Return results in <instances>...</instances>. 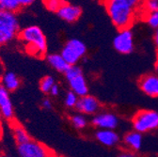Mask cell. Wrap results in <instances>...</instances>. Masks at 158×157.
<instances>
[{
  "instance_id": "36",
  "label": "cell",
  "mask_w": 158,
  "mask_h": 157,
  "mask_svg": "<svg viewBox=\"0 0 158 157\" xmlns=\"http://www.w3.org/2000/svg\"><path fill=\"white\" fill-rule=\"evenodd\" d=\"M1 117H2V113H1V110H0V119H1Z\"/></svg>"
},
{
  "instance_id": "18",
  "label": "cell",
  "mask_w": 158,
  "mask_h": 157,
  "mask_svg": "<svg viewBox=\"0 0 158 157\" xmlns=\"http://www.w3.org/2000/svg\"><path fill=\"white\" fill-rule=\"evenodd\" d=\"M11 129H12L13 137L18 145H22V144L27 143L29 140H31L28 133L26 131V129L22 125H20L18 123H14L11 126Z\"/></svg>"
},
{
  "instance_id": "8",
  "label": "cell",
  "mask_w": 158,
  "mask_h": 157,
  "mask_svg": "<svg viewBox=\"0 0 158 157\" xmlns=\"http://www.w3.org/2000/svg\"><path fill=\"white\" fill-rule=\"evenodd\" d=\"M92 124L99 130H114L118 123V117L109 112L97 113L91 121Z\"/></svg>"
},
{
  "instance_id": "12",
  "label": "cell",
  "mask_w": 158,
  "mask_h": 157,
  "mask_svg": "<svg viewBox=\"0 0 158 157\" xmlns=\"http://www.w3.org/2000/svg\"><path fill=\"white\" fill-rule=\"evenodd\" d=\"M0 110L2 113V117L6 120H12L14 116L13 105L10 97V91L7 90L1 84H0Z\"/></svg>"
},
{
  "instance_id": "20",
  "label": "cell",
  "mask_w": 158,
  "mask_h": 157,
  "mask_svg": "<svg viewBox=\"0 0 158 157\" xmlns=\"http://www.w3.org/2000/svg\"><path fill=\"white\" fill-rule=\"evenodd\" d=\"M71 123L72 125L78 130H82L86 128L88 124V121L86 119V117L83 114H74L71 117Z\"/></svg>"
},
{
  "instance_id": "4",
  "label": "cell",
  "mask_w": 158,
  "mask_h": 157,
  "mask_svg": "<svg viewBox=\"0 0 158 157\" xmlns=\"http://www.w3.org/2000/svg\"><path fill=\"white\" fill-rule=\"evenodd\" d=\"M133 127L135 132L144 134L158 128V113L154 110H140L132 119Z\"/></svg>"
},
{
  "instance_id": "25",
  "label": "cell",
  "mask_w": 158,
  "mask_h": 157,
  "mask_svg": "<svg viewBox=\"0 0 158 157\" xmlns=\"http://www.w3.org/2000/svg\"><path fill=\"white\" fill-rule=\"evenodd\" d=\"M145 21L151 27L156 29L158 27V11L146 14Z\"/></svg>"
},
{
  "instance_id": "13",
  "label": "cell",
  "mask_w": 158,
  "mask_h": 157,
  "mask_svg": "<svg viewBox=\"0 0 158 157\" xmlns=\"http://www.w3.org/2000/svg\"><path fill=\"white\" fill-rule=\"evenodd\" d=\"M95 137L106 147H114L120 142V137L114 130H98L95 133Z\"/></svg>"
},
{
  "instance_id": "14",
  "label": "cell",
  "mask_w": 158,
  "mask_h": 157,
  "mask_svg": "<svg viewBox=\"0 0 158 157\" xmlns=\"http://www.w3.org/2000/svg\"><path fill=\"white\" fill-rule=\"evenodd\" d=\"M68 82H69V86L71 88V91L75 93L79 98L88 95L89 87H88L87 81H86L83 74L73 78V79H72Z\"/></svg>"
},
{
  "instance_id": "23",
  "label": "cell",
  "mask_w": 158,
  "mask_h": 157,
  "mask_svg": "<svg viewBox=\"0 0 158 157\" xmlns=\"http://www.w3.org/2000/svg\"><path fill=\"white\" fill-rule=\"evenodd\" d=\"M78 99L79 97L73 93V91H69L67 92L66 96H65V99H64V104L67 107L69 108H73L76 106L77 105V102H78Z\"/></svg>"
},
{
  "instance_id": "3",
  "label": "cell",
  "mask_w": 158,
  "mask_h": 157,
  "mask_svg": "<svg viewBox=\"0 0 158 157\" xmlns=\"http://www.w3.org/2000/svg\"><path fill=\"white\" fill-rule=\"evenodd\" d=\"M20 25L15 13L0 11V46H3L19 35Z\"/></svg>"
},
{
  "instance_id": "10",
  "label": "cell",
  "mask_w": 158,
  "mask_h": 157,
  "mask_svg": "<svg viewBox=\"0 0 158 157\" xmlns=\"http://www.w3.org/2000/svg\"><path fill=\"white\" fill-rule=\"evenodd\" d=\"M140 89L148 96L152 98L158 97V75L153 73L145 74L138 81Z\"/></svg>"
},
{
  "instance_id": "31",
  "label": "cell",
  "mask_w": 158,
  "mask_h": 157,
  "mask_svg": "<svg viewBox=\"0 0 158 157\" xmlns=\"http://www.w3.org/2000/svg\"><path fill=\"white\" fill-rule=\"evenodd\" d=\"M20 2H21L22 7H27V6H30L33 3L32 0H20Z\"/></svg>"
},
{
  "instance_id": "9",
  "label": "cell",
  "mask_w": 158,
  "mask_h": 157,
  "mask_svg": "<svg viewBox=\"0 0 158 157\" xmlns=\"http://www.w3.org/2000/svg\"><path fill=\"white\" fill-rule=\"evenodd\" d=\"M101 104L94 96L86 95L84 97H80L78 99L77 105L75 106L76 110L80 112V114L86 115H93L97 114L100 110Z\"/></svg>"
},
{
  "instance_id": "11",
  "label": "cell",
  "mask_w": 158,
  "mask_h": 157,
  "mask_svg": "<svg viewBox=\"0 0 158 157\" xmlns=\"http://www.w3.org/2000/svg\"><path fill=\"white\" fill-rule=\"evenodd\" d=\"M56 14L62 20L68 23H73L77 21L79 17L81 16L82 9L77 5H73L69 2L63 1V4L61 5L60 9L58 10Z\"/></svg>"
},
{
  "instance_id": "34",
  "label": "cell",
  "mask_w": 158,
  "mask_h": 157,
  "mask_svg": "<svg viewBox=\"0 0 158 157\" xmlns=\"http://www.w3.org/2000/svg\"><path fill=\"white\" fill-rule=\"evenodd\" d=\"M1 134H2V126L1 123H0V137H1Z\"/></svg>"
},
{
  "instance_id": "5",
  "label": "cell",
  "mask_w": 158,
  "mask_h": 157,
  "mask_svg": "<svg viewBox=\"0 0 158 157\" xmlns=\"http://www.w3.org/2000/svg\"><path fill=\"white\" fill-rule=\"evenodd\" d=\"M86 52L87 47L82 41L78 39H72L65 43L60 55L70 66H73L77 64V62L85 56Z\"/></svg>"
},
{
  "instance_id": "32",
  "label": "cell",
  "mask_w": 158,
  "mask_h": 157,
  "mask_svg": "<svg viewBox=\"0 0 158 157\" xmlns=\"http://www.w3.org/2000/svg\"><path fill=\"white\" fill-rule=\"evenodd\" d=\"M4 73H5V67H4V64H3L2 60H0V79L2 78Z\"/></svg>"
},
{
  "instance_id": "2",
  "label": "cell",
  "mask_w": 158,
  "mask_h": 157,
  "mask_svg": "<svg viewBox=\"0 0 158 157\" xmlns=\"http://www.w3.org/2000/svg\"><path fill=\"white\" fill-rule=\"evenodd\" d=\"M19 39L25 43L26 51L37 57H43L47 51L46 38L43 30L37 26H30L20 30Z\"/></svg>"
},
{
  "instance_id": "19",
  "label": "cell",
  "mask_w": 158,
  "mask_h": 157,
  "mask_svg": "<svg viewBox=\"0 0 158 157\" xmlns=\"http://www.w3.org/2000/svg\"><path fill=\"white\" fill-rule=\"evenodd\" d=\"M23 7L20 0H0V11H9L15 13Z\"/></svg>"
},
{
  "instance_id": "15",
  "label": "cell",
  "mask_w": 158,
  "mask_h": 157,
  "mask_svg": "<svg viewBox=\"0 0 158 157\" xmlns=\"http://www.w3.org/2000/svg\"><path fill=\"white\" fill-rule=\"evenodd\" d=\"M142 134L135 131L127 133L123 137L124 145L132 151L140 150L142 146Z\"/></svg>"
},
{
  "instance_id": "7",
  "label": "cell",
  "mask_w": 158,
  "mask_h": 157,
  "mask_svg": "<svg viewBox=\"0 0 158 157\" xmlns=\"http://www.w3.org/2000/svg\"><path fill=\"white\" fill-rule=\"evenodd\" d=\"M115 50L121 54H130L134 50V37L130 29H123L118 32L113 41Z\"/></svg>"
},
{
  "instance_id": "30",
  "label": "cell",
  "mask_w": 158,
  "mask_h": 157,
  "mask_svg": "<svg viewBox=\"0 0 158 157\" xmlns=\"http://www.w3.org/2000/svg\"><path fill=\"white\" fill-rule=\"evenodd\" d=\"M58 93H59V89H58V86L56 84V85L53 87V89H51L50 94L53 95V96H56V95H58Z\"/></svg>"
},
{
  "instance_id": "6",
  "label": "cell",
  "mask_w": 158,
  "mask_h": 157,
  "mask_svg": "<svg viewBox=\"0 0 158 157\" xmlns=\"http://www.w3.org/2000/svg\"><path fill=\"white\" fill-rule=\"evenodd\" d=\"M17 151L20 157H54L53 151L48 147L32 139L22 145H18Z\"/></svg>"
},
{
  "instance_id": "28",
  "label": "cell",
  "mask_w": 158,
  "mask_h": 157,
  "mask_svg": "<svg viewBox=\"0 0 158 157\" xmlns=\"http://www.w3.org/2000/svg\"><path fill=\"white\" fill-rule=\"evenodd\" d=\"M43 107L45 109H51L52 108V102L49 99H44L42 103Z\"/></svg>"
},
{
  "instance_id": "29",
  "label": "cell",
  "mask_w": 158,
  "mask_h": 157,
  "mask_svg": "<svg viewBox=\"0 0 158 157\" xmlns=\"http://www.w3.org/2000/svg\"><path fill=\"white\" fill-rule=\"evenodd\" d=\"M153 42H154V45L158 51V27L154 30V34H153Z\"/></svg>"
},
{
  "instance_id": "21",
  "label": "cell",
  "mask_w": 158,
  "mask_h": 157,
  "mask_svg": "<svg viewBox=\"0 0 158 157\" xmlns=\"http://www.w3.org/2000/svg\"><path fill=\"white\" fill-rule=\"evenodd\" d=\"M56 85L55 78L50 75H46L44 78H42L40 81V89L44 93H50L53 87Z\"/></svg>"
},
{
  "instance_id": "17",
  "label": "cell",
  "mask_w": 158,
  "mask_h": 157,
  "mask_svg": "<svg viewBox=\"0 0 158 157\" xmlns=\"http://www.w3.org/2000/svg\"><path fill=\"white\" fill-rule=\"evenodd\" d=\"M1 85L9 91L16 90L20 86V79L12 72H7L1 78Z\"/></svg>"
},
{
  "instance_id": "1",
  "label": "cell",
  "mask_w": 158,
  "mask_h": 157,
  "mask_svg": "<svg viewBox=\"0 0 158 157\" xmlns=\"http://www.w3.org/2000/svg\"><path fill=\"white\" fill-rule=\"evenodd\" d=\"M138 4L135 0H109L105 6L112 24L123 30L129 29L134 24Z\"/></svg>"
},
{
  "instance_id": "33",
  "label": "cell",
  "mask_w": 158,
  "mask_h": 157,
  "mask_svg": "<svg viewBox=\"0 0 158 157\" xmlns=\"http://www.w3.org/2000/svg\"><path fill=\"white\" fill-rule=\"evenodd\" d=\"M154 68H155V71L158 72V57H157V60L155 61V65H154Z\"/></svg>"
},
{
  "instance_id": "27",
  "label": "cell",
  "mask_w": 158,
  "mask_h": 157,
  "mask_svg": "<svg viewBox=\"0 0 158 157\" xmlns=\"http://www.w3.org/2000/svg\"><path fill=\"white\" fill-rule=\"evenodd\" d=\"M118 157H136L135 154L132 151H123Z\"/></svg>"
},
{
  "instance_id": "24",
  "label": "cell",
  "mask_w": 158,
  "mask_h": 157,
  "mask_svg": "<svg viewBox=\"0 0 158 157\" xmlns=\"http://www.w3.org/2000/svg\"><path fill=\"white\" fill-rule=\"evenodd\" d=\"M142 8L144 9L146 14L158 11V0H148L143 3Z\"/></svg>"
},
{
  "instance_id": "35",
  "label": "cell",
  "mask_w": 158,
  "mask_h": 157,
  "mask_svg": "<svg viewBox=\"0 0 158 157\" xmlns=\"http://www.w3.org/2000/svg\"><path fill=\"white\" fill-rule=\"evenodd\" d=\"M0 157H7L5 154H2V153H0Z\"/></svg>"
},
{
  "instance_id": "26",
  "label": "cell",
  "mask_w": 158,
  "mask_h": 157,
  "mask_svg": "<svg viewBox=\"0 0 158 157\" xmlns=\"http://www.w3.org/2000/svg\"><path fill=\"white\" fill-rule=\"evenodd\" d=\"M44 3L47 10H49L50 11L57 12L58 10L60 9L61 5L63 4V1H59V0H48V1H44Z\"/></svg>"
},
{
  "instance_id": "16",
  "label": "cell",
  "mask_w": 158,
  "mask_h": 157,
  "mask_svg": "<svg viewBox=\"0 0 158 157\" xmlns=\"http://www.w3.org/2000/svg\"><path fill=\"white\" fill-rule=\"evenodd\" d=\"M46 60L50 66L59 72H65L70 67L60 54H50L46 56Z\"/></svg>"
},
{
  "instance_id": "22",
  "label": "cell",
  "mask_w": 158,
  "mask_h": 157,
  "mask_svg": "<svg viewBox=\"0 0 158 157\" xmlns=\"http://www.w3.org/2000/svg\"><path fill=\"white\" fill-rule=\"evenodd\" d=\"M81 74H83L82 70H81L80 67L77 66V65L70 66V67L67 69V71L64 72L65 78H66V79H67L68 81L73 79V78H75V77H77V76H79V75H81Z\"/></svg>"
}]
</instances>
